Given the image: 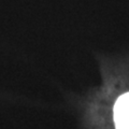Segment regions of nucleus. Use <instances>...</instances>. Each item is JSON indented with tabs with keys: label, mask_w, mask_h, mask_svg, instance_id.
Returning <instances> with one entry per match:
<instances>
[{
	"label": "nucleus",
	"mask_w": 129,
	"mask_h": 129,
	"mask_svg": "<svg viewBox=\"0 0 129 129\" xmlns=\"http://www.w3.org/2000/svg\"><path fill=\"white\" fill-rule=\"evenodd\" d=\"M116 129H129V92L120 96L114 106Z\"/></svg>",
	"instance_id": "f257e3e1"
}]
</instances>
